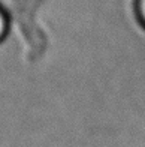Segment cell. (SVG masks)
<instances>
[{
    "instance_id": "cell-1",
    "label": "cell",
    "mask_w": 145,
    "mask_h": 147,
    "mask_svg": "<svg viewBox=\"0 0 145 147\" xmlns=\"http://www.w3.org/2000/svg\"><path fill=\"white\" fill-rule=\"evenodd\" d=\"M5 27H6V21H5V17H3V14L0 12V36L3 35Z\"/></svg>"
},
{
    "instance_id": "cell-2",
    "label": "cell",
    "mask_w": 145,
    "mask_h": 147,
    "mask_svg": "<svg viewBox=\"0 0 145 147\" xmlns=\"http://www.w3.org/2000/svg\"><path fill=\"white\" fill-rule=\"evenodd\" d=\"M141 12H142V17L145 20V0H141Z\"/></svg>"
}]
</instances>
